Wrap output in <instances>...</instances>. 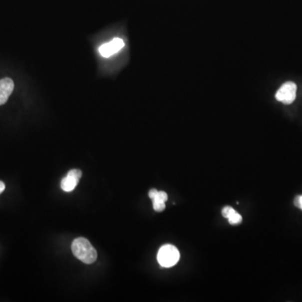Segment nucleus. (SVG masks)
<instances>
[{
	"label": "nucleus",
	"mask_w": 302,
	"mask_h": 302,
	"mask_svg": "<svg viewBox=\"0 0 302 302\" xmlns=\"http://www.w3.org/2000/svg\"><path fill=\"white\" fill-rule=\"evenodd\" d=\"M234 211V208H231V207H229V206H227V207L224 208V209L222 210V213H223V216H224V218H229V215H230Z\"/></svg>",
	"instance_id": "9d476101"
},
{
	"label": "nucleus",
	"mask_w": 302,
	"mask_h": 302,
	"mask_svg": "<svg viewBox=\"0 0 302 302\" xmlns=\"http://www.w3.org/2000/svg\"><path fill=\"white\" fill-rule=\"evenodd\" d=\"M157 260L162 267L170 268L178 262L180 260V253L173 245H164L158 252Z\"/></svg>",
	"instance_id": "f03ea898"
},
{
	"label": "nucleus",
	"mask_w": 302,
	"mask_h": 302,
	"mask_svg": "<svg viewBox=\"0 0 302 302\" xmlns=\"http://www.w3.org/2000/svg\"><path fill=\"white\" fill-rule=\"evenodd\" d=\"M13 87L14 84L12 79L5 77L0 80V105H3L8 101V97L13 92Z\"/></svg>",
	"instance_id": "39448f33"
},
{
	"label": "nucleus",
	"mask_w": 302,
	"mask_h": 302,
	"mask_svg": "<svg viewBox=\"0 0 302 302\" xmlns=\"http://www.w3.org/2000/svg\"><path fill=\"white\" fill-rule=\"evenodd\" d=\"M79 181H77L76 178H74L73 176L67 174V176L61 181V189L63 190L64 192H70L75 189L76 185L78 184Z\"/></svg>",
	"instance_id": "423d86ee"
},
{
	"label": "nucleus",
	"mask_w": 302,
	"mask_h": 302,
	"mask_svg": "<svg viewBox=\"0 0 302 302\" xmlns=\"http://www.w3.org/2000/svg\"><path fill=\"white\" fill-rule=\"evenodd\" d=\"M228 220H229V224H232V225H239V224H241L243 218H242V216L240 214H239L236 211L234 210L229 215Z\"/></svg>",
	"instance_id": "0eeeda50"
},
{
	"label": "nucleus",
	"mask_w": 302,
	"mask_h": 302,
	"mask_svg": "<svg viewBox=\"0 0 302 302\" xmlns=\"http://www.w3.org/2000/svg\"><path fill=\"white\" fill-rule=\"evenodd\" d=\"M124 46V43L123 39L120 38H114L111 40L110 42L101 45L99 48V52L103 57H109L113 54L118 52Z\"/></svg>",
	"instance_id": "20e7f679"
},
{
	"label": "nucleus",
	"mask_w": 302,
	"mask_h": 302,
	"mask_svg": "<svg viewBox=\"0 0 302 302\" xmlns=\"http://www.w3.org/2000/svg\"><path fill=\"white\" fill-rule=\"evenodd\" d=\"M4 189H5V185H4L3 181H0V193H2Z\"/></svg>",
	"instance_id": "f8f14e48"
},
{
	"label": "nucleus",
	"mask_w": 302,
	"mask_h": 302,
	"mask_svg": "<svg viewBox=\"0 0 302 302\" xmlns=\"http://www.w3.org/2000/svg\"><path fill=\"white\" fill-rule=\"evenodd\" d=\"M69 175L73 176L74 178H76L77 181H80V179L82 177V171L80 170H71L68 172Z\"/></svg>",
	"instance_id": "1a4fd4ad"
},
{
	"label": "nucleus",
	"mask_w": 302,
	"mask_h": 302,
	"mask_svg": "<svg viewBox=\"0 0 302 302\" xmlns=\"http://www.w3.org/2000/svg\"><path fill=\"white\" fill-rule=\"evenodd\" d=\"M153 208L156 212H162L166 208V204L164 202H159V201H155L153 202Z\"/></svg>",
	"instance_id": "6e6552de"
},
{
	"label": "nucleus",
	"mask_w": 302,
	"mask_h": 302,
	"mask_svg": "<svg viewBox=\"0 0 302 302\" xmlns=\"http://www.w3.org/2000/svg\"><path fill=\"white\" fill-rule=\"evenodd\" d=\"M71 250L79 260L87 265L94 263L97 260V251L91 243L84 238L75 239L71 245Z\"/></svg>",
	"instance_id": "f257e3e1"
},
{
	"label": "nucleus",
	"mask_w": 302,
	"mask_h": 302,
	"mask_svg": "<svg viewBox=\"0 0 302 302\" xmlns=\"http://www.w3.org/2000/svg\"><path fill=\"white\" fill-rule=\"evenodd\" d=\"M297 85L294 82H287L282 85L276 92V99L285 104H291L297 97Z\"/></svg>",
	"instance_id": "7ed1b4c3"
},
{
	"label": "nucleus",
	"mask_w": 302,
	"mask_h": 302,
	"mask_svg": "<svg viewBox=\"0 0 302 302\" xmlns=\"http://www.w3.org/2000/svg\"><path fill=\"white\" fill-rule=\"evenodd\" d=\"M294 204L297 208H300L302 210V195L297 196L294 200Z\"/></svg>",
	"instance_id": "9b49d317"
}]
</instances>
